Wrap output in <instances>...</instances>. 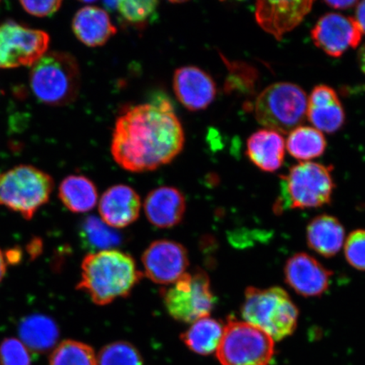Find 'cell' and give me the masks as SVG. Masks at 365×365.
<instances>
[{"mask_svg": "<svg viewBox=\"0 0 365 365\" xmlns=\"http://www.w3.org/2000/svg\"><path fill=\"white\" fill-rule=\"evenodd\" d=\"M185 135L173 105L166 98L135 105L117 118L111 141L114 161L123 170H158L179 156Z\"/></svg>", "mask_w": 365, "mask_h": 365, "instance_id": "cell-1", "label": "cell"}, {"mask_svg": "<svg viewBox=\"0 0 365 365\" xmlns=\"http://www.w3.org/2000/svg\"><path fill=\"white\" fill-rule=\"evenodd\" d=\"M141 277L143 273L130 255L116 250L97 251L82 261L77 289L103 307L129 296Z\"/></svg>", "mask_w": 365, "mask_h": 365, "instance_id": "cell-2", "label": "cell"}, {"mask_svg": "<svg viewBox=\"0 0 365 365\" xmlns=\"http://www.w3.org/2000/svg\"><path fill=\"white\" fill-rule=\"evenodd\" d=\"M244 322L259 328L275 341L293 334L298 325L299 309L281 287L245 290L241 309Z\"/></svg>", "mask_w": 365, "mask_h": 365, "instance_id": "cell-3", "label": "cell"}, {"mask_svg": "<svg viewBox=\"0 0 365 365\" xmlns=\"http://www.w3.org/2000/svg\"><path fill=\"white\" fill-rule=\"evenodd\" d=\"M30 86L35 97L50 106L75 102L81 88V70L74 56L47 52L31 66Z\"/></svg>", "mask_w": 365, "mask_h": 365, "instance_id": "cell-4", "label": "cell"}, {"mask_svg": "<svg viewBox=\"0 0 365 365\" xmlns=\"http://www.w3.org/2000/svg\"><path fill=\"white\" fill-rule=\"evenodd\" d=\"M331 168L322 164L303 162L281 177V193L274 210L309 209L331 202L334 180Z\"/></svg>", "mask_w": 365, "mask_h": 365, "instance_id": "cell-5", "label": "cell"}, {"mask_svg": "<svg viewBox=\"0 0 365 365\" xmlns=\"http://www.w3.org/2000/svg\"><path fill=\"white\" fill-rule=\"evenodd\" d=\"M54 182L47 173L31 165H19L0 173V205L31 220L48 203Z\"/></svg>", "mask_w": 365, "mask_h": 365, "instance_id": "cell-6", "label": "cell"}, {"mask_svg": "<svg viewBox=\"0 0 365 365\" xmlns=\"http://www.w3.org/2000/svg\"><path fill=\"white\" fill-rule=\"evenodd\" d=\"M307 106V93L300 86L279 82L269 86L258 96L255 114L259 124L267 130L287 134L302 125Z\"/></svg>", "mask_w": 365, "mask_h": 365, "instance_id": "cell-7", "label": "cell"}, {"mask_svg": "<svg viewBox=\"0 0 365 365\" xmlns=\"http://www.w3.org/2000/svg\"><path fill=\"white\" fill-rule=\"evenodd\" d=\"M274 342L257 327L228 318L217 359L222 365H269L275 353Z\"/></svg>", "mask_w": 365, "mask_h": 365, "instance_id": "cell-8", "label": "cell"}, {"mask_svg": "<svg viewBox=\"0 0 365 365\" xmlns=\"http://www.w3.org/2000/svg\"><path fill=\"white\" fill-rule=\"evenodd\" d=\"M163 299L170 317L184 323L210 317L216 304L211 281L204 271L185 273L163 290Z\"/></svg>", "mask_w": 365, "mask_h": 365, "instance_id": "cell-9", "label": "cell"}, {"mask_svg": "<svg viewBox=\"0 0 365 365\" xmlns=\"http://www.w3.org/2000/svg\"><path fill=\"white\" fill-rule=\"evenodd\" d=\"M50 36L15 21L0 25V68L33 66L47 53Z\"/></svg>", "mask_w": 365, "mask_h": 365, "instance_id": "cell-10", "label": "cell"}, {"mask_svg": "<svg viewBox=\"0 0 365 365\" xmlns=\"http://www.w3.org/2000/svg\"><path fill=\"white\" fill-rule=\"evenodd\" d=\"M143 262L145 275L155 284L171 285L186 273L188 251L175 241L159 240L144 251Z\"/></svg>", "mask_w": 365, "mask_h": 365, "instance_id": "cell-11", "label": "cell"}, {"mask_svg": "<svg viewBox=\"0 0 365 365\" xmlns=\"http://www.w3.org/2000/svg\"><path fill=\"white\" fill-rule=\"evenodd\" d=\"M362 36L354 18L336 13L323 16L312 31L314 45L334 58L341 57L350 48H357Z\"/></svg>", "mask_w": 365, "mask_h": 365, "instance_id": "cell-12", "label": "cell"}, {"mask_svg": "<svg viewBox=\"0 0 365 365\" xmlns=\"http://www.w3.org/2000/svg\"><path fill=\"white\" fill-rule=\"evenodd\" d=\"M173 88L182 106L193 112L207 108L217 95L212 77L192 66L177 68L173 77Z\"/></svg>", "mask_w": 365, "mask_h": 365, "instance_id": "cell-13", "label": "cell"}, {"mask_svg": "<svg viewBox=\"0 0 365 365\" xmlns=\"http://www.w3.org/2000/svg\"><path fill=\"white\" fill-rule=\"evenodd\" d=\"M285 281L297 294L304 297L321 296L331 284L332 272L307 253H298L287 259Z\"/></svg>", "mask_w": 365, "mask_h": 365, "instance_id": "cell-14", "label": "cell"}, {"mask_svg": "<svg viewBox=\"0 0 365 365\" xmlns=\"http://www.w3.org/2000/svg\"><path fill=\"white\" fill-rule=\"evenodd\" d=\"M313 1H258L255 18L277 40L298 26L312 11Z\"/></svg>", "mask_w": 365, "mask_h": 365, "instance_id": "cell-15", "label": "cell"}, {"mask_svg": "<svg viewBox=\"0 0 365 365\" xmlns=\"http://www.w3.org/2000/svg\"><path fill=\"white\" fill-rule=\"evenodd\" d=\"M140 195L130 186L117 185L105 191L99 202L102 220L112 228L132 225L140 216Z\"/></svg>", "mask_w": 365, "mask_h": 365, "instance_id": "cell-16", "label": "cell"}, {"mask_svg": "<svg viewBox=\"0 0 365 365\" xmlns=\"http://www.w3.org/2000/svg\"><path fill=\"white\" fill-rule=\"evenodd\" d=\"M145 216L153 225L170 228L181 222L186 211V200L180 190L162 186L148 194L145 200Z\"/></svg>", "mask_w": 365, "mask_h": 365, "instance_id": "cell-17", "label": "cell"}, {"mask_svg": "<svg viewBox=\"0 0 365 365\" xmlns=\"http://www.w3.org/2000/svg\"><path fill=\"white\" fill-rule=\"evenodd\" d=\"M307 117L319 131L334 133L344 125L345 113L339 95L330 86H316L308 98Z\"/></svg>", "mask_w": 365, "mask_h": 365, "instance_id": "cell-18", "label": "cell"}, {"mask_svg": "<svg viewBox=\"0 0 365 365\" xmlns=\"http://www.w3.org/2000/svg\"><path fill=\"white\" fill-rule=\"evenodd\" d=\"M72 30L76 38L90 48L101 47L117 34L108 13L93 6L82 7L76 13Z\"/></svg>", "mask_w": 365, "mask_h": 365, "instance_id": "cell-19", "label": "cell"}, {"mask_svg": "<svg viewBox=\"0 0 365 365\" xmlns=\"http://www.w3.org/2000/svg\"><path fill=\"white\" fill-rule=\"evenodd\" d=\"M285 148V140L281 134L270 130H261L248 139L246 154L259 170L275 172L284 163Z\"/></svg>", "mask_w": 365, "mask_h": 365, "instance_id": "cell-20", "label": "cell"}, {"mask_svg": "<svg viewBox=\"0 0 365 365\" xmlns=\"http://www.w3.org/2000/svg\"><path fill=\"white\" fill-rule=\"evenodd\" d=\"M307 239L310 249L324 257H332L344 244L345 230L339 219L324 214L309 223Z\"/></svg>", "mask_w": 365, "mask_h": 365, "instance_id": "cell-21", "label": "cell"}, {"mask_svg": "<svg viewBox=\"0 0 365 365\" xmlns=\"http://www.w3.org/2000/svg\"><path fill=\"white\" fill-rule=\"evenodd\" d=\"M18 332L22 344L35 354L48 352L56 345L59 337L56 322L40 314L22 319Z\"/></svg>", "mask_w": 365, "mask_h": 365, "instance_id": "cell-22", "label": "cell"}, {"mask_svg": "<svg viewBox=\"0 0 365 365\" xmlns=\"http://www.w3.org/2000/svg\"><path fill=\"white\" fill-rule=\"evenodd\" d=\"M58 197L65 207L75 213L88 212L98 203L97 187L83 175H70L58 188Z\"/></svg>", "mask_w": 365, "mask_h": 365, "instance_id": "cell-23", "label": "cell"}, {"mask_svg": "<svg viewBox=\"0 0 365 365\" xmlns=\"http://www.w3.org/2000/svg\"><path fill=\"white\" fill-rule=\"evenodd\" d=\"M225 332V325L210 317L192 323L180 336L187 348L200 355L217 352Z\"/></svg>", "mask_w": 365, "mask_h": 365, "instance_id": "cell-24", "label": "cell"}, {"mask_svg": "<svg viewBox=\"0 0 365 365\" xmlns=\"http://www.w3.org/2000/svg\"><path fill=\"white\" fill-rule=\"evenodd\" d=\"M286 145L292 157L307 161L322 156L327 148V140L322 132L316 128L299 126L290 132Z\"/></svg>", "mask_w": 365, "mask_h": 365, "instance_id": "cell-25", "label": "cell"}, {"mask_svg": "<svg viewBox=\"0 0 365 365\" xmlns=\"http://www.w3.org/2000/svg\"><path fill=\"white\" fill-rule=\"evenodd\" d=\"M83 244L91 250H108L120 245L121 235L98 217L86 218L81 227Z\"/></svg>", "mask_w": 365, "mask_h": 365, "instance_id": "cell-26", "label": "cell"}, {"mask_svg": "<svg viewBox=\"0 0 365 365\" xmlns=\"http://www.w3.org/2000/svg\"><path fill=\"white\" fill-rule=\"evenodd\" d=\"M49 365H97V357L90 345L78 341L66 340L53 351Z\"/></svg>", "mask_w": 365, "mask_h": 365, "instance_id": "cell-27", "label": "cell"}, {"mask_svg": "<svg viewBox=\"0 0 365 365\" xmlns=\"http://www.w3.org/2000/svg\"><path fill=\"white\" fill-rule=\"evenodd\" d=\"M97 365H144L143 359L135 346L120 341L108 344L100 351Z\"/></svg>", "mask_w": 365, "mask_h": 365, "instance_id": "cell-28", "label": "cell"}, {"mask_svg": "<svg viewBox=\"0 0 365 365\" xmlns=\"http://www.w3.org/2000/svg\"><path fill=\"white\" fill-rule=\"evenodd\" d=\"M159 2L155 0L143 1H117V10L122 17L130 25L143 26L152 20L156 14Z\"/></svg>", "mask_w": 365, "mask_h": 365, "instance_id": "cell-29", "label": "cell"}, {"mask_svg": "<svg viewBox=\"0 0 365 365\" xmlns=\"http://www.w3.org/2000/svg\"><path fill=\"white\" fill-rule=\"evenodd\" d=\"M29 349L16 339H4L0 344V364L31 365Z\"/></svg>", "mask_w": 365, "mask_h": 365, "instance_id": "cell-30", "label": "cell"}, {"mask_svg": "<svg viewBox=\"0 0 365 365\" xmlns=\"http://www.w3.org/2000/svg\"><path fill=\"white\" fill-rule=\"evenodd\" d=\"M345 257L350 266L365 271V230H355L345 242Z\"/></svg>", "mask_w": 365, "mask_h": 365, "instance_id": "cell-31", "label": "cell"}, {"mask_svg": "<svg viewBox=\"0 0 365 365\" xmlns=\"http://www.w3.org/2000/svg\"><path fill=\"white\" fill-rule=\"evenodd\" d=\"M24 10L31 16L38 17L51 16L62 6V1L48 0V1H21Z\"/></svg>", "mask_w": 365, "mask_h": 365, "instance_id": "cell-32", "label": "cell"}, {"mask_svg": "<svg viewBox=\"0 0 365 365\" xmlns=\"http://www.w3.org/2000/svg\"><path fill=\"white\" fill-rule=\"evenodd\" d=\"M355 21H357L363 34H365V1L359 2L356 6Z\"/></svg>", "mask_w": 365, "mask_h": 365, "instance_id": "cell-33", "label": "cell"}, {"mask_svg": "<svg viewBox=\"0 0 365 365\" xmlns=\"http://www.w3.org/2000/svg\"><path fill=\"white\" fill-rule=\"evenodd\" d=\"M327 6L337 9V10H348V9L353 8L357 6L358 1L352 0V1H326Z\"/></svg>", "mask_w": 365, "mask_h": 365, "instance_id": "cell-34", "label": "cell"}, {"mask_svg": "<svg viewBox=\"0 0 365 365\" xmlns=\"http://www.w3.org/2000/svg\"><path fill=\"white\" fill-rule=\"evenodd\" d=\"M21 250L12 249L7 251L4 257H6L7 264H17L21 262Z\"/></svg>", "mask_w": 365, "mask_h": 365, "instance_id": "cell-35", "label": "cell"}, {"mask_svg": "<svg viewBox=\"0 0 365 365\" xmlns=\"http://www.w3.org/2000/svg\"><path fill=\"white\" fill-rule=\"evenodd\" d=\"M43 250L42 241L40 239H34L29 246V252L31 257H36Z\"/></svg>", "mask_w": 365, "mask_h": 365, "instance_id": "cell-36", "label": "cell"}, {"mask_svg": "<svg viewBox=\"0 0 365 365\" xmlns=\"http://www.w3.org/2000/svg\"><path fill=\"white\" fill-rule=\"evenodd\" d=\"M6 259L4 257V255L2 252V250H0V282L4 279V276H6Z\"/></svg>", "mask_w": 365, "mask_h": 365, "instance_id": "cell-37", "label": "cell"}, {"mask_svg": "<svg viewBox=\"0 0 365 365\" xmlns=\"http://www.w3.org/2000/svg\"><path fill=\"white\" fill-rule=\"evenodd\" d=\"M358 61L360 68L365 74V44L359 49L358 54Z\"/></svg>", "mask_w": 365, "mask_h": 365, "instance_id": "cell-38", "label": "cell"}]
</instances>
